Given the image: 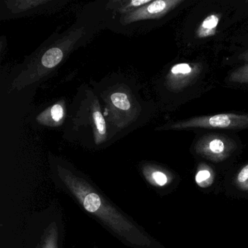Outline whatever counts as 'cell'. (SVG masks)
Masks as SVG:
<instances>
[{
	"label": "cell",
	"instance_id": "12",
	"mask_svg": "<svg viewBox=\"0 0 248 248\" xmlns=\"http://www.w3.org/2000/svg\"><path fill=\"white\" fill-rule=\"evenodd\" d=\"M236 185L243 191H248V164L244 166L236 177Z\"/></svg>",
	"mask_w": 248,
	"mask_h": 248
},
{
	"label": "cell",
	"instance_id": "7",
	"mask_svg": "<svg viewBox=\"0 0 248 248\" xmlns=\"http://www.w3.org/2000/svg\"><path fill=\"white\" fill-rule=\"evenodd\" d=\"M213 181L214 173L213 170L206 164H200L195 175V182L197 186L200 188H207L212 185Z\"/></svg>",
	"mask_w": 248,
	"mask_h": 248
},
{
	"label": "cell",
	"instance_id": "9",
	"mask_svg": "<svg viewBox=\"0 0 248 248\" xmlns=\"http://www.w3.org/2000/svg\"><path fill=\"white\" fill-rule=\"evenodd\" d=\"M93 120L95 126V140L97 143H101L107 136V125L105 120L101 114L99 108L93 110Z\"/></svg>",
	"mask_w": 248,
	"mask_h": 248
},
{
	"label": "cell",
	"instance_id": "14",
	"mask_svg": "<svg viewBox=\"0 0 248 248\" xmlns=\"http://www.w3.org/2000/svg\"><path fill=\"white\" fill-rule=\"evenodd\" d=\"M151 2H152L151 0H133V1L127 2L125 5H123V8H120V11L127 14L129 13L133 12V9H139L143 5L150 3Z\"/></svg>",
	"mask_w": 248,
	"mask_h": 248
},
{
	"label": "cell",
	"instance_id": "3",
	"mask_svg": "<svg viewBox=\"0 0 248 248\" xmlns=\"http://www.w3.org/2000/svg\"><path fill=\"white\" fill-rule=\"evenodd\" d=\"M236 146L235 142L227 136L210 133L204 135L197 140L194 151L206 159L218 162L229 158Z\"/></svg>",
	"mask_w": 248,
	"mask_h": 248
},
{
	"label": "cell",
	"instance_id": "8",
	"mask_svg": "<svg viewBox=\"0 0 248 248\" xmlns=\"http://www.w3.org/2000/svg\"><path fill=\"white\" fill-rule=\"evenodd\" d=\"M63 58V52L59 47L49 49L42 57V66L46 69H53L60 63Z\"/></svg>",
	"mask_w": 248,
	"mask_h": 248
},
{
	"label": "cell",
	"instance_id": "15",
	"mask_svg": "<svg viewBox=\"0 0 248 248\" xmlns=\"http://www.w3.org/2000/svg\"><path fill=\"white\" fill-rule=\"evenodd\" d=\"M151 181H152V183L156 184V185L159 186H163L166 185L169 181L168 175L166 173L162 172L161 170H153L152 172H151L150 175Z\"/></svg>",
	"mask_w": 248,
	"mask_h": 248
},
{
	"label": "cell",
	"instance_id": "2",
	"mask_svg": "<svg viewBox=\"0 0 248 248\" xmlns=\"http://www.w3.org/2000/svg\"><path fill=\"white\" fill-rule=\"evenodd\" d=\"M248 127V114H218L200 116L167 126L165 130H186L192 128L239 130Z\"/></svg>",
	"mask_w": 248,
	"mask_h": 248
},
{
	"label": "cell",
	"instance_id": "6",
	"mask_svg": "<svg viewBox=\"0 0 248 248\" xmlns=\"http://www.w3.org/2000/svg\"><path fill=\"white\" fill-rule=\"evenodd\" d=\"M221 15L219 14H211L206 17L196 31L197 37L204 39L216 35Z\"/></svg>",
	"mask_w": 248,
	"mask_h": 248
},
{
	"label": "cell",
	"instance_id": "13",
	"mask_svg": "<svg viewBox=\"0 0 248 248\" xmlns=\"http://www.w3.org/2000/svg\"><path fill=\"white\" fill-rule=\"evenodd\" d=\"M49 114L53 123H62L64 117V108L62 104H55L49 109Z\"/></svg>",
	"mask_w": 248,
	"mask_h": 248
},
{
	"label": "cell",
	"instance_id": "10",
	"mask_svg": "<svg viewBox=\"0 0 248 248\" xmlns=\"http://www.w3.org/2000/svg\"><path fill=\"white\" fill-rule=\"evenodd\" d=\"M113 105L118 109L127 111L130 108V103L128 97L124 93L117 92L111 95Z\"/></svg>",
	"mask_w": 248,
	"mask_h": 248
},
{
	"label": "cell",
	"instance_id": "17",
	"mask_svg": "<svg viewBox=\"0 0 248 248\" xmlns=\"http://www.w3.org/2000/svg\"><path fill=\"white\" fill-rule=\"evenodd\" d=\"M239 59L245 61V62H248V50L244 52L242 54H241L240 56H239Z\"/></svg>",
	"mask_w": 248,
	"mask_h": 248
},
{
	"label": "cell",
	"instance_id": "16",
	"mask_svg": "<svg viewBox=\"0 0 248 248\" xmlns=\"http://www.w3.org/2000/svg\"><path fill=\"white\" fill-rule=\"evenodd\" d=\"M44 248H56V231L55 229H52L50 234L47 238H46Z\"/></svg>",
	"mask_w": 248,
	"mask_h": 248
},
{
	"label": "cell",
	"instance_id": "4",
	"mask_svg": "<svg viewBox=\"0 0 248 248\" xmlns=\"http://www.w3.org/2000/svg\"><path fill=\"white\" fill-rule=\"evenodd\" d=\"M202 69L200 63H176L167 75V87L172 91H182L198 79Z\"/></svg>",
	"mask_w": 248,
	"mask_h": 248
},
{
	"label": "cell",
	"instance_id": "5",
	"mask_svg": "<svg viewBox=\"0 0 248 248\" xmlns=\"http://www.w3.org/2000/svg\"><path fill=\"white\" fill-rule=\"evenodd\" d=\"M184 0H156L143 5L133 12L125 14L124 21L131 24L144 20L158 19L166 15L170 11L182 3Z\"/></svg>",
	"mask_w": 248,
	"mask_h": 248
},
{
	"label": "cell",
	"instance_id": "1",
	"mask_svg": "<svg viewBox=\"0 0 248 248\" xmlns=\"http://www.w3.org/2000/svg\"><path fill=\"white\" fill-rule=\"evenodd\" d=\"M61 177L68 188L78 197L84 208L104 220L117 233L125 236L129 241L139 245H149V239L142 234L131 223L119 214L103 200L86 183L72 174L61 172Z\"/></svg>",
	"mask_w": 248,
	"mask_h": 248
},
{
	"label": "cell",
	"instance_id": "11",
	"mask_svg": "<svg viewBox=\"0 0 248 248\" xmlns=\"http://www.w3.org/2000/svg\"><path fill=\"white\" fill-rule=\"evenodd\" d=\"M229 80L236 83L248 84V63L233 71L229 76Z\"/></svg>",
	"mask_w": 248,
	"mask_h": 248
}]
</instances>
